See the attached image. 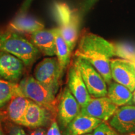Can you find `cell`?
Returning a JSON list of instances; mask_svg holds the SVG:
<instances>
[{"instance_id": "1", "label": "cell", "mask_w": 135, "mask_h": 135, "mask_svg": "<svg viewBox=\"0 0 135 135\" xmlns=\"http://www.w3.org/2000/svg\"><path fill=\"white\" fill-rule=\"evenodd\" d=\"M75 56L90 63L108 84L111 82L110 63L111 59L115 56L113 43L95 34L85 33L81 36Z\"/></svg>"}, {"instance_id": "2", "label": "cell", "mask_w": 135, "mask_h": 135, "mask_svg": "<svg viewBox=\"0 0 135 135\" xmlns=\"http://www.w3.org/2000/svg\"><path fill=\"white\" fill-rule=\"evenodd\" d=\"M0 51L14 55L26 66L33 65L42 55L30 40L9 29L0 31Z\"/></svg>"}, {"instance_id": "3", "label": "cell", "mask_w": 135, "mask_h": 135, "mask_svg": "<svg viewBox=\"0 0 135 135\" xmlns=\"http://www.w3.org/2000/svg\"><path fill=\"white\" fill-rule=\"evenodd\" d=\"M54 16L59 24L62 36L71 51L75 49L79 37L80 16L65 3L56 2L53 5Z\"/></svg>"}, {"instance_id": "4", "label": "cell", "mask_w": 135, "mask_h": 135, "mask_svg": "<svg viewBox=\"0 0 135 135\" xmlns=\"http://www.w3.org/2000/svg\"><path fill=\"white\" fill-rule=\"evenodd\" d=\"M18 84L20 90L25 97L43 106L51 113L56 111V94L35 78L25 77Z\"/></svg>"}, {"instance_id": "5", "label": "cell", "mask_w": 135, "mask_h": 135, "mask_svg": "<svg viewBox=\"0 0 135 135\" xmlns=\"http://www.w3.org/2000/svg\"><path fill=\"white\" fill-rule=\"evenodd\" d=\"M73 65L80 71L88 91L92 97L107 96V83L100 73L90 63L80 57L75 56Z\"/></svg>"}, {"instance_id": "6", "label": "cell", "mask_w": 135, "mask_h": 135, "mask_svg": "<svg viewBox=\"0 0 135 135\" xmlns=\"http://www.w3.org/2000/svg\"><path fill=\"white\" fill-rule=\"evenodd\" d=\"M62 76L56 57L45 58L34 70V78L55 94L58 91Z\"/></svg>"}, {"instance_id": "7", "label": "cell", "mask_w": 135, "mask_h": 135, "mask_svg": "<svg viewBox=\"0 0 135 135\" xmlns=\"http://www.w3.org/2000/svg\"><path fill=\"white\" fill-rule=\"evenodd\" d=\"M112 80L122 84L133 92L135 89V65L121 58L111 59L110 63Z\"/></svg>"}, {"instance_id": "8", "label": "cell", "mask_w": 135, "mask_h": 135, "mask_svg": "<svg viewBox=\"0 0 135 135\" xmlns=\"http://www.w3.org/2000/svg\"><path fill=\"white\" fill-rule=\"evenodd\" d=\"M118 108L107 96L92 97L87 105L81 108L80 114L105 121L111 119Z\"/></svg>"}, {"instance_id": "9", "label": "cell", "mask_w": 135, "mask_h": 135, "mask_svg": "<svg viewBox=\"0 0 135 135\" xmlns=\"http://www.w3.org/2000/svg\"><path fill=\"white\" fill-rule=\"evenodd\" d=\"M81 108L80 104L68 88L65 87L57 106L58 121L63 129H65L74 118L80 114Z\"/></svg>"}, {"instance_id": "10", "label": "cell", "mask_w": 135, "mask_h": 135, "mask_svg": "<svg viewBox=\"0 0 135 135\" xmlns=\"http://www.w3.org/2000/svg\"><path fill=\"white\" fill-rule=\"evenodd\" d=\"M25 64L14 55L0 51V78L11 82H16L24 71Z\"/></svg>"}, {"instance_id": "11", "label": "cell", "mask_w": 135, "mask_h": 135, "mask_svg": "<svg viewBox=\"0 0 135 135\" xmlns=\"http://www.w3.org/2000/svg\"><path fill=\"white\" fill-rule=\"evenodd\" d=\"M109 124L120 134L135 131V106L127 104L118 107Z\"/></svg>"}, {"instance_id": "12", "label": "cell", "mask_w": 135, "mask_h": 135, "mask_svg": "<svg viewBox=\"0 0 135 135\" xmlns=\"http://www.w3.org/2000/svg\"><path fill=\"white\" fill-rule=\"evenodd\" d=\"M51 113L45 107L31 100L19 125L30 128L45 126L50 122Z\"/></svg>"}, {"instance_id": "13", "label": "cell", "mask_w": 135, "mask_h": 135, "mask_svg": "<svg viewBox=\"0 0 135 135\" xmlns=\"http://www.w3.org/2000/svg\"><path fill=\"white\" fill-rule=\"evenodd\" d=\"M67 87L80 104L81 108L86 106L91 99L92 97L88 91L80 71L74 65L69 70Z\"/></svg>"}, {"instance_id": "14", "label": "cell", "mask_w": 135, "mask_h": 135, "mask_svg": "<svg viewBox=\"0 0 135 135\" xmlns=\"http://www.w3.org/2000/svg\"><path fill=\"white\" fill-rule=\"evenodd\" d=\"M30 41L38 49L42 55L56 56V42L54 28L39 30L30 35Z\"/></svg>"}, {"instance_id": "15", "label": "cell", "mask_w": 135, "mask_h": 135, "mask_svg": "<svg viewBox=\"0 0 135 135\" xmlns=\"http://www.w3.org/2000/svg\"><path fill=\"white\" fill-rule=\"evenodd\" d=\"M103 121L97 118L80 114L68 124L63 135H83L91 133Z\"/></svg>"}, {"instance_id": "16", "label": "cell", "mask_w": 135, "mask_h": 135, "mask_svg": "<svg viewBox=\"0 0 135 135\" xmlns=\"http://www.w3.org/2000/svg\"><path fill=\"white\" fill-rule=\"evenodd\" d=\"M45 28V25L35 18L28 16L26 13H18L9 23L8 29L20 34H31Z\"/></svg>"}, {"instance_id": "17", "label": "cell", "mask_w": 135, "mask_h": 135, "mask_svg": "<svg viewBox=\"0 0 135 135\" xmlns=\"http://www.w3.org/2000/svg\"><path fill=\"white\" fill-rule=\"evenodd\" d=\"M107 97L119 107L132 103L133 92L122 84L111 81L108 87Z\"/></svg>"}, {"instance_id": "18", "label": "cell", "mask_w": 135, "mask_h": 135, "mask_svg": "<svg viewBox=\"0 0 135 135\" xmlns=\"http://www.w3.org/2000/svg\"><path fill=\"white\" fill-rule=\"evenodd\" d=\"M56 42V56L58 60L62 75L69 65L72 51L64 40L61 33L60 28H54Z\"/></svg>"}, {"instance_id": "19", "label": "cell", "mask_w": 135, "mask_h": 135, "mask_svg": "<svg viewBox=\"0 0 135 135\" xmlns=\"http://www.w3.org/2000/svg\"><path fill=\"white\" fill-rule=\"evenodd\" d=\"M30 101L23 94H17L13 97L8 108V113L10 119L16 124H20Z\"/></svg>"}, {"instance_id": "20", "label": "cell", "mask_w": 135, "mask_h": 135, "mask_svg": "<svg viewBox=\"0 0 135 135\" xmlns=\"http://www.w3.org/2000/svg\"><path fill=\"white\" fill-rule=\"evenodd\" d=\"M23 94L20 90L19 84L0 79V107L11 101L13 97Z\"/></svg>"}, {"instance_id": "21", "label": "cell", "mask_w": 135, "mask_h": 135, "mask_svg": "<svg viewBox=\"0 0 135 135\" xmlns=\"http://www.w3.org/2000/svg\"><path fill=\"white\" fill-rule=\"evenodd\" d=\"M115 56L135 64V46L129 43H118L114 44Z\"/></svg>"}, {"instance_id": "22", "label": "cell", "mask_w": 135, "mask_h": 135, "mask_svg": "<svg viewBox=\"0 0 135 135\" xmlns=\"http://www.w3.org/2000/svg\"><path fill=\"white\" fill-rule=\"evenodd\" d=\"M93 135H119L110 124L105 121L101 123L93 131Z\"/></svg>"}, {"instance_id": "23", "label": "cell", "mask_w": 135, "mask_h": 135, "mask_svg": "<svg viewBox=\"0 0 135 135\" xmlns=\"http://www.w3.org/2000/svg\"><path fill=\"white\" fill-rule=\"evenodd\" d=\"M46 135H61L56 121H53L51 123L50 128L46 132Z\"/></svg>"}, {"instance_id": "24", "label": "cell", "mask_w": 135, "mask_h": 135, "mask_svg": "<svg viewBox=\"0 0 135 135\" xmlns=\"http://www.w3.org/2000/svg\"><path fill=\"white\" fill-rule=\"evenodd\" d=\"M9 135H27L24 129L20 126H12L9 130Z\"/></svg>"}, {"instance_id": "25", "label": "cell", "mask_w": 135, "mask_h": 135, "mask_svg": "<svg viewBox=\"0 0 135 135\" xmlns=\"http://www.w3.org/2000/svg\"><path fill=\"white\" fill-rule=\"evenodd\" d=\"M98 0H84L82 4L81 11L83 13L88 11L93 6L95 3H97Z\"/></svg>"}, {"instance_id": "26", "label": "cell", "mask_w": 135, "mask_h": 135, "mask_svg": "<svg viewBox=\"0 0 135 135\" xmlns=\"http://www.w3.org/2000/svg\"><path fill=\"white\" fill-rule=\"evenodd\" d=\"M32 1H33V0H25L24 3H23L21 7L20 8L19 13H26L28 8H30Z\"/></svg>"}, {"instance_id": "27", "label": "cell", "mask_w": 135, "mask_h": 135, "mask_svg": "<svg viewBox=\"0 0 135 135\" xmlns=\"http://www.w3.org/2000/svg\"><path fill=\"white\" fill-rule=\"evenodd\" d=\"M47 131L41 128H38L37 129L32 131L30 135H46Z\"/></svg>"}, {"instance_id": "28", "label": "cell", "mask_w": 135, "mask_h": 135, "mask_svg": "<svg viewBox=\"0 0 135 135\" xmlns=\"http://www.w3.org/2000/svg\"><path fill=\"white\" fill-rule=\"evenodd\" d=\"M121 135H135V131H133V132H129V133H123Z\"/></svg>"}, {"instance_id": "29", "label": "cell", "mask_w": 135, "mask_h": 135, "mask_svg": "<svg viewBox=\"0 0 135 135\" xmlns=\"http://www.w3.org/2000/svg\"><path fill=\"white\" fill-rule=\"evenodd\" d=\"M132 103L135 104V89L134 91L133 92V98H132Z\"/></svg>"}, {"instance_id": "30", "label": "cell", "mask_w": 135, "mask_h": 135, "mask_svg": "<svg viewBox=\"0 0 135 135\" xmlns=\"http://www.w3.org/2000/svg\"><path fill=\"white\" fill-rule=\"evenodd\" d=\"M0 135H4V133H3V131L1 130V128H0Z\"/></svg>"}, {"instance_id": "31", "label": "cell", "mask_w": 135, "mask_h": 135, "mask_svg": "<svg viewBox=\"0 0 135 135\" xmlns=\"http://www.w3.org/2000/svg\"><path fill=\"white\" fill-rule=\"evenodd\" d=\"M83 135H93L91 133H88V134H83Z\"/></svg>"}, {"instance_id": "32", "label": "cell", "mask_w": 135, "mask_h": 135, "mask_svg": "<svg viewBox=\"0 0 135 135\" xmlns=\"http://www.w3.org/2000/svg\"><path fill=\"white\" fill-rule=\"evenodd\" d=\"M134 65H135V64H134Z\"/></svg>"}]
</instances>
